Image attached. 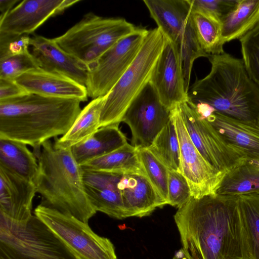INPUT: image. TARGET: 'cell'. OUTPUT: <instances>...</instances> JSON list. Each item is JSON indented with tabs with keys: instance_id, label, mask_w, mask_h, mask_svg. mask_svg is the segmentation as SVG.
<instances>
[{
	"instance_id": "cell-21",
	"label": "cell",
	"mask_w": 259,
	"mask_h": 259,
	"mask_svg": "<svg viewBox=\"0 0 259 259\" xmlns=\"http://www.w3.org/2000/svg\"><path fill=\"white\" fill-rule=\"evenodd\" d=\"M119 125L100 127L86 140L71 147V152L78 164L83 165L126 144V138Z\"/></svg>"
},
{
	"instance_id": "cell-10",
	"label": "cell",
	"mask_w": 259,
	"mask_h": 259,
	"mask_svg": "<svg viewBox=\"0 0 259 259\" xmlns=\"http://www.w3.org/2000/svg\"><path fill=\"white\" fill-rule=\"evenodd\" d=\"M148 30L137 27L99 57L88 72L85 87L89 97H103L110 91L135 60Z\"/></svg>"
},
{
	"instance_id": "cell-15",
	"label": "cell",
	"mask_w": 259,
	"mask_h": 259,
	"mask_svg": "<svg viewBox=\"0 0 259 259\" xmlns=\"http://www.w3.org/2000/svg\"><path fill=\"white\" fill-rule=\"evenodd\" d=\"M79 0H24L0 20V32L32 33L50 18L61 14Z\"/></svg>"
},
{
	"instance_id": "cell-31",
	"label": "cell",
	"mask_w": 259,
	"mask_h": 259,
	"mask_svg": "<svg viewBox=\"0 0 259 259\" xmlns=\"http://www.w3.org/2000/svg\"><path fill=\"white\" fill-rule=\"evenodd\" d=\"M138 151L146 177L167 204L168 168L147 148Z\"/></svg>"
},
{
	"instance_id": "cell-32",
	"label": "cell",
	"mask_w": 259,
	"mask_h": 259,
	"mask_svg": "<svg viewBox=\"0 0 259 259\" xmlns=\"http://www.w3.org/2000/svg\"><path fill=\"white\" fill-rule=\"evenodd\" d=\"M239 39L246 71L259 87V23Z\"/></svg>"
},
{
	"instance_id": "cell-33",
	"label": "cell",
	"mask_w": 259,
	"mask_h": 259,
	"mask_svg": "<svg viewBox=\"0 0 259 259\" xmlns=\"http://www.w3.org/2000/svg\"><path fill=\"white\" fill-rule=\"evenodd\" d=\"M39 67L31 53L9 56L0 59V78L14 80L24 73Z\"/></svg>"
},
{
	"instance_id": "cell-30",
	"label": "cell",
	"mask_w": 259,
	"mask_h": 259,
	"mask_svg": "<svg viewBox=\"0 0 259 259\" xmlns=\"http://www.w3.org/2000/svg\"><path fill=\"white\" fill-rule=\"evenodd\" d=\"M84 188L88 197L97 212L116 219L126 218L123 200L118 187Z\"/></svg>"
},
{
	"instance_id": "cell-11",
	"label": "cell",
	"mask_w": 259,
	"mask_h": 259,
	"mask_svg": "<svg viewBox=\"0 0 259 259\" xmlns=\"http://www.w3.org/2000/svg\"><path fill=\"white\" fill-rule=\"evenodd\" d=\"M178 107L194 145L216 170L225 174L245 159L226 143L212 125L199 116L188 100Z\"/></svg>"
},
{
	"instance_id": "cell-34",
	"label": "cell",
	"mask_w": 259,
	"mask_h": 259,
	"mask_svg": "<svg viewBox=\"0 0 259 259\" xmlns=\"http://www.w3.org/2000/svg\"><path fill=\"white\" fill-rule=\"evenodd\" d=\"M167 204L178 208L184 205L191 198L189 184L181 173L168 170Z\"/></svg>"
},
{
	"instance_id": "cell-9",
	"label": "cell",
	"mask_w": 259,
	"mask_h": 259,
	"mask_svg": "<svg viewBox=\"0 0 259 259\" xmlns=\"http://www.w3.org/2000/svg\"><path fill=\"white\" fill-rule=\"evenodd\" d=\"M34 215L74 259H117L110 239L95 233L88 223L47 205H38L34 209Z\"/></svg>"
},
{
	"instance_id": "cell-7",
	"label": "cell",
	"mask_w": 259,
	"mask_h": 259,
	"mask_svg": "<svg viewBox=\"0 0 259 259\" xmlns=\"http://www.w3.org/2000/svg\"><path fill=\"white\" fill-rule=\"evenodd\" d=\"M143 2L157 27L178 49L188 93L194 61L209 56L202 51L198 42L191 18L189 0H144Z\"/></svg>"
},
{
	"instance_id": "cell-4",
	"label": "cell",
	"mask_w": 259,
	"mask_h": 259,
	"mask_svg": "<svg viewBox=\"0 0 259 259\" xmlns=\"http://www.w3.org/2000/svg\"><path fill=\"white\" fill-rule=\"evenodd\" d=\"M34 149L38 163L34 181L37 193L48 206L88 223L97 211L85 192L82 168L70 148L58 147L48 140Z\"/></svg>"
},
{
	"instance_id": "cell-35",
	"label": "cell",
	"mask_w": 259,
	"mask_h": 259,
	"mask_svg": "<svg viewBox=\"0 0 259 259\" xmlns=\"http://www.w3.org/2000/svg\"><path fill=\"white\" fill-rule=\"evenodd\" d=\"M239 0H189L192 10L206 14L220 20L235 10Z\"/></svg>"
},
{
	"instance_id": "cell-6",
	"label": "cell",
	"mask_w": 259,
	"mask_h": 259,
	"mask_svg": "<svg viewBox=\"0 0 259 259\" xmlns=\"http://www.w3.org/2000/svg\"><path fill=\"white\" fill-rule=\"evenodd\" d=\"M137 27L125 19L90 12L62 35L54 38L64 51L89 69L99 57Z\"/></svg>"
},
{
	"instance_id": "cell-37",
	"label": "cell",
	"mask_w": 259,
	"mask_h": 259,
	"mask_svg": "<svg viewBox=\"0 0 259 259\" xmlns=\"http://www.w3.org/2000/svg\"><path fill=\"white\" fill-rule=\"evenodd\" d=\"M28 94L14 80L0 78V101L18 98Z\"/></svg>"
},
{
	"instance_id": "cell-24",
	"label": "cell",
	"mask_w": 259,
	"mask_h": 259,
	"mask_svg": "<svg viewBox=\"0 0 259 259\" xmlns=\"http://www.w3.org/2000/svg\"><path fill=\"white\" fill-rule=\"evenodd\" d=\"M104 96L93 99L77 116L69 130L57 139L55 146L70 148L90 138L100 128L101 112Z\"/></svg>"
},
{
	"instance_id": "cell-38",
	"label": "cell",
	"mask_w": 259,
	"mask_h": 259,
	"mask_svg": "<svg viewBox=\"0 0 259 259\" xmlns=\"http://www.w3.org/2000/svg\"><path fill=\"white\" fill-rule=\"evenodd\" d=\"M19 1V0H0V20L3 18Z\"/></svg>"
},
{
	"instance_id": "cell-28",
	"label": "cell",
	"mask_w": 259,
	"mask_h": 259,
	"mask_svg": "<svg viewBox=\"0 0 259 259\" xmlns=\"http://www.w3.org/2000/svg\"><path fill=\"white\" fill-rule=\"evenodd\" d=\"M147 148L168 170L182 174L179 142L171 117Z\"/></svg>"
},
{
	"instance_id": "cell-22",
	"label": "cell",
	"mask_w": 259,
	"mask_h": 259,
	"mask_svg": "<svg viewBox=\"0 0 259 259\" xmlns=\"http://www.w3.org/2000/svg\"><path fill=\"white\" fill-rule=\"evenodd\" d=\"M216 194L259 195V163L243 159L224 175Z\"/></svg>"
},
{
	"instance_id": "cell-14",
	"label": "cell",
	"mask_w": 259,
	"mask_h": 259,
	"mask_svg": "<svg viewBox=\"0 0 259 259\" xmlns=\"http://www.w3.org/2000/svg\"><path fill=\"white\" fill-rule=\"evenodd\" d=\"M149 82L170 111L188 100L180 55L176 46L166 38Z\"/></svg>"
},
{
	"instance_id": "cell-2",
	"label": "cell",
	"mask_w": 259,
	"mask_h": 259,
	"mask_svg": "<svg viewBox=\"0 0 259 259\" xmlns=\"http://www.w3.org/2000/svg\"><path fill=\"white\" fill-rule=\"evenodd\" d=\"M80 102L31 93L0 101V138L36 149L69 130L81 110Z\"/></svg>"
},
{
	"instance_id": "cell-13",
	"label": "cell",
	"mask_w": 259,
	"mask_h": 259,
	"mask_svg": "<svg viewBox=\"0 0 259 259\" xmlns=\"http://www.w3.org/2000/svg\"><path fill=\"white\" fill-rule=\"evenodd\" d=\"M170 119V110L149 82L130 104L121 122L131 130L132 145L140 148L149 147Z\"/></svg>"
},
{
	"instance_id": "cell-19",
	"label": "cell",
	"mask_w": 259,
	"mask_h": 259,
	"mask_svg": "<svg viewBox=\"0 0 259 259\" xmlns=\"http://www.w3.org/2000/svg\"><path fill=\"white\" fill-rule=\"evenodd\" d=\"M30 46L40 68L65 75L85 86L87 66L61 49L54 38L34 35L30 38Z\"/></svg>"
},
{
	"instance_id": "cell-3",
	"label": "cell",
	"mask_w": 259,
	"mask_h": 259,
	"mask_svg": "<svg viewBox=\"0 0 259 259\" xmlns=\"http://www.w3.org/2000/svg\"><path fill=\"white\" fill-rule=\"evenodd\" d=\"M209 73L189 87L188 100L208 105L213 112L234 119L259 118V87L249 77L242 59L224 52L207 57Z\"/></svg>"
},
{
	"instance_id": "cell-26",
	"label": "cell",
	"mask_w": 259,
	"mask_h": 259,
	"mask_svg": "<svg viewBox=\"0 0 259 259\" xmlns=\"http://www.w3.org/2000/svg\"><path fill=\"white\" fill-rule=\"evenodd\" d=\"M220 23L224 44L241 38L259 23V0H239L236 9Z\"/></svg>"
},
{
	"instance_id": "cell-1",
	"label": "cell",
	"mask_w": 259,
	"mask_h": 259,
	"mask_svg": "<svg viewBox=\"0 0 259 259\" xmlns=\"http://www.w3.org/2000/svg\"><path fill=\"white\" fill-rule=\"evenodd\" d=\"M174 220L190 259H245L238 196H191Z\"/></svg>"
},
{
	"instance_id": "cell-12",
	"label": "cell",
	"mask_w": 259,
	"mask_h": 259,
	"mask_svg": "<svg viewBox=\"0 0 259 259\" xmlns=\"http://www.w3.org/2000/svg\"><path fill=\"white\" fill-rule=\"evenodd\" d=\"M177 133L182 174L187 180L191 196L199 198L216 194L225 174L212 167L192 142L181 116L178 105L170 111Z\"/></svg>"
},
{
	"instance_id": "cell-20",
	"label": "cell",
	"mask_w": 259,
	"mask_h": 259,
	"mask_svg": "<svg viewBox=\"0 0 259 259\" xmlns=\"http://www.w3.org/2000/svg\"><path fill=\"white\" fill-rule=\"evenodd\" d=\"M118 188L122 197L126 218L147 216L156 208L167 204L145 175L124 174Z\"/></svg>"
},
{
	"instance_id": "cell-39",
	"label": "cell",
	"mask_w": 259,
	"mask_h": 259,
	"mask_svg": "<svg viewBox=\"0 0 259 259\" xmlns=\"http://www.w3.org/2000/svg\"><path fill=\"white\" fill-rule=\"evenodd\" d=\"M172 259H190L182 248L175 254Z\"/></svg>"
},
{
	"instance_id": "cell-40",
	"label": "cell",
	"mask_w": 259,
	"mask_h": 259,
	"mask_svg": "<svg viewBox=\"0 0 259 259\" xmlns=\"http://www.w3.org/2000/svg\"></svg>"
},
{
	"instance_id": "cell-18",
	"label": "cell",
	"mask_w": 259,
	"mask_h": 259,
	"mask_svg": "<svg viewBox=\"0 0 259 259\" xmlns=\"http://www.w3.org/2000/svg\"><path fill=\"white\" fill-rule=\"evenodd\" d=\"M204 119L243 158L259 163V118L241 121L213 112Z\"/></svg>"
},
{
	"instance_id": "cell-5",
	"label": "cell",
	"mask_w": 259,
	"mask_h": 259,
	"mask_svg": "<svg viewBox=\"0 0 259 259\" xmlns=\"http://www.w3.org/2000/svg\"><path fill=\"white\" fill-rule=\"evenodd\" d=\"M165 41L159 28L148 30L134 61L104 96L100 128L120 124L130 104L149 82Z\"/></svg>"
},
{
	"instance_id": "cell-29",
	"label": "cell",
	"mask_w": 259,
	"mask_h": 259,
	"mask_svg": "<svg viewBox=\"0 0 259 259\" xmlns=\"http://www.w3.org/2000/svg\"><path fill=\"white\" fill-rule=\"evenodd\" d=\"M191 18L202 51L208 55L224 53L220 22L206 14L192 10Z\"/></svg>"
},
{
	"instance_id": "cell-16",
	"label": "cell",
	"mask_w": 259,
	"mask_h": 259,
	"mask_svg": "<svg viewBox=\"0 0 259 259\" xmlns=\"http://www.w3.org/2000/svg\"><path fill=\"white\" fill-rule=\"evenodd\" d=\"M36 193L34 183L0 165V214L12 222H27Z\"/></svg>"
},
{
	"instance_id": "cell-27",
	"label": "cell",
	"mask_w": 259,
	"mask_h": 259,
	"mask_svg": "<svg viewBox=\"0 0 259 259\" xmlns=\"http://www.w3.org/2000/svg\"><path fill=\"white\" fill-rule=\"evenodd\" d=\"M245 259H259V195L238 196Z\"/></svg>"
},
{
	"instance_id": "cell-25",
	"label": "cell",
	"mask_w": 259,
	"mask_h": 259,
	"mask_svg": "<svg viewBox=\"0 0 259 259\" xmlns=\"http://www.w3.org/2000/svg\"><path fill=\"white\" fill-rule=\"evenodd\" d=\"M85 170L146 175L138 148L128 143L119 148L95 158L83 165Z\"/></svg>"
},
{
	"instance_id": "cell-8",
	"label": "cell",
	"mask_w": 259,
	"mask_h": 259,
	"mask_svg": "<svg viewBox=\"0 0 259 259\" xmlns=\"http://www.w3.org/2000/svg\"><path fill=\"white\" fill-rule=\"evenodd\" d=\"M0 248L4 258H74L52 232L36 216L14 222L0 214Z\"/></svg>"
},
{
	"instance_id": "cell-17",
	"label": "cell",
	"mask_w": 259,
	"mask_h": 259,
	"mask_svg": "<svg viewBox=\"0 0 259 259\" xmlns=\"http://www.w3.org/2000/svg\"><path fill=\"white\" fill-rule=\"evenodd\" d=\"M14 80L28 93L45 97L88 100L85 86L65 75L38 67L30 70Z\"/></svg>"
},
{
	"instance_id": "cell-23",
	"label": "cell",
	"mask_w": 259,
	"mask_h": 259,
	"mask_svg": "<svg viewBox=\"0 0 259 259\" xmlns=\"http://www.w3.org/2000/svg\"><path fill=\"white\" fill-rule=\"evenodd\" d=\"M20 142L0 138V165L34 183L38 163L33 152Z\"/></svg>"
},
{
	"instance_id": "cell-36",
	"label": "cell",
	"mask_w": 259,
	"mask_h": 259,
	"mask_svg": "<svg viewBox=\"0 0 259 259\" xmlns=\"http://www.w3.org/2000/svg\"><path fill=\"white\" fill-rule=\"evenodd\" d=\"M29 34H16L0 32V59L29 52Z\"/></svg>"
}]
</instances>
